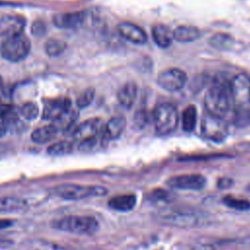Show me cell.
Returning a JSON list of instances; mask_svg holds the SVG:
<instances>
[{
	"label": "cell",
	"instance_id": "cell-1",
	"mask_svg": "<svg viewBox=\"0 0 250 250\" xmlns=\"http://www.w3.org/2000/svg\"><path fill=\"white\" fill-rule=\"evenodd\" d=\"M230 95L235 125H247L250 122V77L246 74L235 75L230 81Z\"/></svg>",
	"mask_w": 250,
	"mask_h": 250
},
{
	"label": "cell",
	"instance_id": "cell-2",
	"mask_svg": "<svg viewBox=\"0 0 250 250\" xmlns=\"http://www.w3.org/2000/svg\"><path fill=\"white\" fill-rule=\"evenodd\" d=\"M204 104L208 114L224 118L232 105L230 82L225 77H217L205 95Z\"/></svg>",
	"mask_w": 250,
	"mask_h": 250
},
{
	"label": "cell",
	"instance_id": "cell-3",
	"mask_svg": "<svg viewBox=\"0 0 250 250\" xmlns=\"http://www.w3.org/2000/svg\"><path fill=\"white\" fill-rule=\"evenodd\" d=\"M156 218L161 223L179 228H198L209 223V217L206 214L187 208L160 209Z\"/></svg>",
	"mask_w": 250,
	"mask_h": 250
},
{
	"label": "cell",
	"instance_id": "cell-4",
	"mask_svg": "<svg viewBox=\"0 0 250 250\" xmlns=\"http://www.w3.org/2000/svg\"><path fill=\"white\" fill-rule=\"evenodd\" d=\"M51 227L65 232L90 235L98 231L99 223L92 216L68 215L52 220Z\"/></svg>",
	"mask_w": 250,
	"mask_h": 250
},
{
	"label": "cell",
	"instance_id": "cell-5",
	"mask_svg": "<svg viewBox=\"0 0 250 250\" xmlns=\"http://www.w3.org/2000/svg\"><path fill=\"white\" fill-rule=\"evenodd\" d=\"M54 192L57 196L66 200H80L90 197L104 196L107 189L102 186H90L79 184H62L56 186Z\"/></svg>",
	"mask_w": 250,
	"mask_h": 250
},
{
	"label": "cell",
	"instance_id": "cell-6",
	"mask_svg": "<svg viewBox=\"0 0 250 250\" xmlns=\"http://www.w3.org/2000/svg\"><path fill=\"white\" fill-rule=\"evenodd\" d=\"M152 120L157 135L166 136L176 130L179 123V113L174 105L163 103L154 108Z\"/></svg>",
	"mask_w": 250,
	"mask_h": 250
},
{
	"label": "cell",
	"instance_id": "cell-7",
	"mask_svg": "<svg viewBox=\"0 0 250 250\" xmlns=\"http://www.w3.org/2000/svg\"><path fill=\"white\" fill-rule=\"evenodd\" d=\"M30 51V41L23 34H18L4 41L1 45V55L9 62H20L26 58Z\"/></svg>",
	"mask_w": 250,
	"mask_h": 250
},
{
	"label": "cell",
	"instance_id": "cell-8",
	"mask_svg": "<svg viewBox=\"0 0 250 250\" xmlns=\"http://www.w3.org/2000/svg\"><path fill=\"white\" fill-rule=\"evenodd\" d=\"M201 132L206 139L220 143L225 141L228 137L229 126L224 118L207 113L203 116L201 121Z\"/></svg>",
	"mask_w": 250,
	"mask_h": 250
},
{
	"label": "cell",
	"instance_id": "cell-9",
	"mask_svg": "<svg viewBox=\"0 0 250 250\" xmlns=\"http://www.w3.org/2000/svg\"><path fill=\"white\" fill-rule=\"evenodd\" d=\"M188 80L187 74L180 68H169L159 73L157 77L158 85L168 92L181 90Z\"/></svg>",
	"mask_w": 250,
	"mask_h": 250
},
{
	"label": "cell",
	"instance_id": "cell-10",
	"mask_svg": "<svg viewBox=\"0 0 250 250\" xmlns=\"http://www.w3.org/2000/svg\"><path fill=\"white\" fill-rule=\"evenodd\" d=\"M167 184L177 189L199 190L206 185V178L200 174H182L168 179Z\"/></svg>",
	"mask_w": 250,
	"mask_h": 250
},
{
	"label": "cell",
	"instance_id": "cell-11",
	"mask_svg": "<svg viewBox=\"0 0 250 250\" xmlns=\"http://www.w3.org/2000/svg\"><path fill=\"white\" fill-rule=\"evenodd\" d=\"M104 123L100 118H91L79 124L72 132L73 138L79 142L98 136H104Z\"/></svg>",
	"mask_w": 250,
	"mask_h": 250
},
{
	"label": "cell",
	"instance_id": "cell-12",
	"mask_svg": "<svg viewBox=\"0 0 250 250\" xmlns=\"http://www.w3.org/2000/svg\"><path fill=\"white\" fill-rule=\"evenodd\" d=\"M25 21L19 15H6L0 19V42L22 33Z\"/></svg>",
	"mask_w": 250,
	"mask_h": 250
},
{
	"label": "cell",
	"instance_id": "cell-13",
	"mask_svg": "<svg viewBox=\"0 0 250 250\" xmlns=\"http://www.w3.org/2000/svg\"><path fill=\"white\" fill-rule=\"evenodd\" d=\"M69 108H71V102L67 98L48 100L44 104L42 118L55 121Z\"/></svg>",
	"mask_w": 250,
	"mask_h": 250
},
{
	"label": "cell",
	"instance_id": "cell-14",
	"mask_svg": "<svg viewBox=\"0 0 250 250\" xmlns=\"http://www.w3.org/2000/svg\"><path fill=\"white\" fill-rule=\"evenodd\" d=\"M117 30L123 38L134 44H144L147 40L146 32L139 25L132 22L124 21L119 23Z\"/></svg>",
	"mask_w": 250,
	"mask_h": 250
},
{
	"label": "cell",
	"instance_id": "cell-15",
	"mask_svg": "<svg viewBox=\"0 0 250 250\" xmlns=\"http://www.w3.org/2000/svg\"><path fill=\"white\" fill-rule=\"evenodd\" d=\"M85 18L86 15L83 12L58 13L53 17V22L60 28H74L81 25Z\"/></svg>",
	"mask_w": 250,
	"mask_h": 250
},
{
	"label": "cell",
	"instance_id": "cell-16",
	"mask_svg": "<svg viewBox=\"0 0 250 250\" xmlns=\"http://www.w3.org/2000/svg\"><path fill=\"white\" fill-rule=\"evenodd\" d=\"M151 34L153 41L161 48H167L174 40L173 30L165 24L158 23L153 25L151 28Z\"/></svg>",
	"mask_w": 250,
	"mask_h": 250
},
{
	"label": "cell",
	"instance_id": "cell-17",
	"mask_svg": "<svg viewBox=\"0 0 250 250\" xmlns=\"http://www.w3.org/2000/svg\"><path fill=\"white\" fill-rule=\"evenodd\" d=\"M28 201L19 196L0 197V213H13L25 210L28 207Z\"/></svg>",
	"mask_w": 250,
	"mask_h": 250
},
{
	"label": "cell",
	"instance_id": "cell-18",
	"mask_svg": "<svg viewBox=\"0 0 250 250\" xmlns=\"http://www.w3.org/2000/svg\"><path fill=\"white\" fill-rule=\"evenodd\" d=\"M126 128V119L123 116H114L104 123V137L106 140H115L121 136Z\"/></svg>",
	"mask_w": 250,
	"mask_h": 250
},
{
	"label": "cell",
	"instance_id": "cell-19",
	"mask_svg": "<svg viewBox=\"0 0 250 250\" xmlns=\"http://www.w3.org/2000/svg\"><path fill=\"white\" fill-rule=\"evenodd\" d=\"M137 203V197L134 194H119L108 200V206L118 212L131 211Z\"/></svg>",
	"mask_w": 250,
	"mask_h": 250
},
{
	"label": "cell",
	"instance_id": "cell-20",
	"mask_svg": "<svg viewBox=\"0 0 250 250\" xmlns=\"http://www.w3.org/2000/svg\"><path fill=\"white\" fill-rule=\"evenodd\" d=\"M21 250H66L62 245L43 238H32L23 241L21 245Z\"/></svg>",
	"mask_w": 250,
	"mask_h": 250
},
{
	"label": "cell",
	"instance_id": "cell-21",
	"mask_svg": "<svg viewBox=\"0 0 250 250\" xmlns=\"http://www.w3.org/2000/svg\"><path fill=\"white\" fill-rule=\"evenodd\" d=\"M137 98V85L133 82H128L124 84L117 93V100L119 104L126 107L130 108Z\"/></svg>",
	"mask_w": 250,
	"mask_h": 250
},
{
	"label": "cell",
	"instance_id": "cell-22",
	"mask_svg": "<svg viewBox=\"0 0 250 250\" xmlns=\"http://www.w3.org/2000/svg\"><path fill=\"white\" fill-rule=\"evenodd\" d=\"M58 132V129L53 124L38 127L31 133V140L36 144H45L53 140Z\"/></svg>",
	"mask_w": 250,
	"mask_h": 250
},
{
	"label": "cell",
	"instance_id": "cell-23",
	"mask_svg": "<svg viewBox=\"0 0 250 250\" xmlns=\"http://www.w3.org/2000/svg\"><path fill=\"white\" fill-rule=\"evenodd\" d=\"M173 32L174 40L183 43L192 42L200 36L199 30L196 27L190 25H180L175 30H173Z\"/></svg>",
	"mask_w": 250,
	"mask_h": 250
},
{
	"label": "cell",
	"instance_id": "cell-24",
	"mask_svg": "<svg viewBox=\"0 0 250 250\" xmlns=\"http://www.w3.org/2000/svg\"><path fill=\"white\" fill-rule=\"evenodd\" d=\"M78 112L77 110L73 109L72 107L63 112L59 118H57L52 124L55 125V127L58 129V131H68L72 128L73 124L77 120Z\"/></svg>",
	"mask_w": 250,
	"mask_h": 250
},
{
	"label": "cell",
	"instance_id": "cell-25",
	"mask_svg": "<svg viewBox=\"0 0 250 250\" xmlns=\"http://www.w3.org/2000/svg\"><path fill=\"white\" fill-rule=\"evenodd\" d=\"M197 123V110L193 104H188L182 113V127L186 132L194 130Z\"/></svg>",
	"mask_w": 250,
	"mask_h": 250
},
{
	"label": "cell",
	"instance_id": "cell-26",
	"mask_svg": "<svg viewBox=\"0 0 250 250\" xmlns=\"http://www.w3.org/2000/svg\"><path fill=\"white\" fill-rule=\"evenodd\" d=\"M72 149H73V145L70 142L61 141L51 145L47 148V152L52 156H62V155L70 153Z\"/></svg>",
	"mask_w": 250,
	"mask_h": 250
},
{
	"label": "cell",
	"instance_id": "cell-27",
	"mask_svg": "<svg viewBox=\"0 0 250 250\" xmlns=\"http://www.w3.org/2000/svg\"><path fill=\"white\" fill-rule=\"evenodd\" d=\"M223 202L228 207L235 209V210L246 211V210L250 209V201L247 199L236 198V197H233L230 195H227L223 198Z\"/></svg>",
	"mask_w": 250,
	"mask_h": 250
},
{
	"label": "cell",
	"instance_id": "cell-28",
	"mask_svg": "<svg viewBox=\"0 0 250 250\" xmlns=\"http://www.w3.org/2000/svg\"><path fill=\"white\" fill-rule=\"evenodd\" d=\"M65 49V43L62 40L52 38L45 43V51L51 57L61 55Z\"/></svg>",
	"mask_w": 250,
	"mask_h": 250
},
{
	"label": "cell",
	"instance_id": "cell-29",
	"mask_svg": "<svg viewBox=\"0 0 250 250\" xmlns=\"http://www.w3.org/2000/svg\"><path fill=\"white\" fill-rule=\"evenodd\" d=\"M19 113L26 120H33L39 114V109L36 104L32 102L24 103L19 108Z\"/></svg>",
	"mask_w": 250,
	"mask_h": 250
},
{
	"label": "cell",
	"instance_id": "cell-30",
	"mask_svg": "<svg viewBox=\"0 0 250 250\" xmlns=\"http://www.w3.org/2000/svg\"><path fill=\"white\" fill-rule=\"evenodd\" d=\"M210 44L213 47H216L219 49H227V48H229L230 45L232 44V38L228 34L217 33L211 37Z\"/></svg>",
	"mask_w": 250,
	"mask_h": 250
},
{
	"label": "cell",
	"instance_id": "cell-31",
	"mask_svg": "<svg viewBox=\"0 0 250 250\" xmlns=\"http://www.w3.org/2000/svg\"><path fill=\"white\" fill-rule=\"evenodd\" d=\"M95 97V90L88 88L84 90L76 99V105L78 108H85L91 104Z\"/></svg>",
	"mask_w": 250,
	"mask_h": 250
},
{
	"label": "cell",
	"instance_id": "cell-32",
	"mask_svg": "<svg viewBox=\"0 0 250 250\" xmlns=\"http://www.w3.org/2000/svg\"><path fill=\"white\" fill-rule=\"evenodd\" d=\"M16 117H17V112L15 107L12 104H2V103L0 104V118L4 120L7 125L8 123L14 122Z\"/></svg>",
	"mask_w": 250,
	"mask_h": 250
},
{
	"label": "cell",
	"instance_id": "cell-33",
	"mask_svg": "<svg viewBox=\"0 0 250 250\" xmlns=\"http://www.w3.org/2000/svg\"><path fill=\"white\" fill-rule=\"evenodd\" d=\"M172 198L173 194L165 189H155L149 194V199L153 202H170Z\"/></svg>",
	"mask_w": 250,
	"mask_h": 250
},
{
	"label": "cell",
	"instance_id": "cell-34",
	"mask_svg": "<svg viewBox=\"0 0 250 250\" xmlns=\"http://www.w3.org/2000/svg\"><path fill=\"white\" fill-rule=\"evenodd\" d=\"M46 31V26L42 21H35L32 24L31 27V32L32 34H34L35 36H42Z\"/></svg>",
	"mask_w": 250,
	"mask_h": 250
},
{
	"label": "cell",
	"instance_id": "cell-35",
	"mask_svg": "<svg viewBox=\"0 0 250 250\" xmlns=\"http://www.w3.org/2000/svg\"><path fill=\"white\" fill-rule=\"evenodd\" d=\"M232 185V180L229 178H221L218 181V187L220 188H228Z\"/></svg>",
	"mask_w": 250,
	"mask_h": 250
},
{
	"label": "cell",
	"instance_id": "cell-36",
	"mask_svg": "<svg viewBox=\"0 0 250 250\" xmlns=\"http://www.w3.org/2000/svg\"><path fill=\"white\" fill-rule=\"evenodd\" d=\"M13 225V222L8 219H0V229L10 228Z\"/></svg>",
	"mask_w": 250,
	"mask_h": 250
},
{
	"label": "cell",
	"instance_id": "cell-37",
	"mask_svg": "<svg viewBox=\"0 0 250 250\" xmlns=\"http://www.w3.org/2000/svg\"><path fill=\"white\" fill-rule=\"evenodd\" d=\"M13 244V241L8 239V238H5V237H0V248H6V247H9Z\"/></svg>",
	"mask_w": 250,
	"mask_h": 250
},
{
	"label": "cell",
	"instance_id": "cell-38",
	"mask_svg": "<svg viewBox=\"0 0 250 250\" xmlns=\"http://www.w3.org/2000/svg\"><path fill=\"white\" fill-rule=\"evenodd\" d=\"M7 129H8V125L6 124V122L4 120H2L0 118V137H2L6 133Z\"/></svg>",
	"mask_w": 250,
	"mask_h": 250
},
{
	"label": "cell",
	"instance_id": "cell-39",
	"mask_svg": "<svg viewBox=\"0 0 250 250\" xmlns=\"http://www.w3.org/2000/svg\"><path fill=\"white\" fill-rule=\"evenodd\" d=\"M2 85H3V80H2V77H1V75H0V88L2 87Z\"/></svg>",
	"mask_w": 250,
	"mask_h": 250
},
{
	"label": "cell",
	"instance_id": "cell-40",
	"mask_svg": "<svg viewBox=\"0 0 250 250\" xmlns=\"http://www.w3.org/2000/svg\"><path fill=\"white\" fill-rule=\"evenodd\" d=\"M248 189H249V190H250V186H249V187H248Z\"/></svg>",
	"mask_w": 250,
	"mask_h": 250
},
{
	"label": "cell",
	"instance_id": "cell-41",
	"mask_svg": "<svg viewBox=\"0 0 250 250\" xmlns=\"http://www.w3.org/2000/svg\"><path fill=\"white\" fill-rule=\"evenodd\" d=\"M0 104H1V99H0Z\"/></svg>",
	"mask_w": 250,
	"mask_h": 250
}]
</instances>
